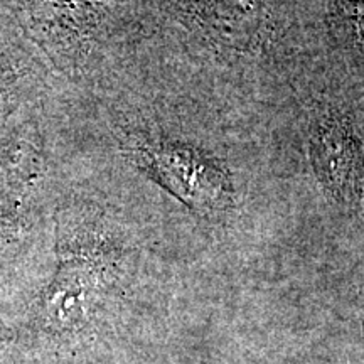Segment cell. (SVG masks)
I'll return each mask as SVG.
<instances>
[{
  "mask_svg": "<svg viewBox=\"0 0 364 364\" xmlns=\"http://www.w3.org/2000/svg\"><path fill=\"white\" fill-rule=\"evenodd\" d=\"M147 169L181 201L199 213H215L228 204V179L216 162L181 145L136 147Z\"/></svg>",
  "mask_w": 364,
  "mask_h": 364,
  "instance_id": "obj_1",
  "label": "cell"
},
{
  "mask_svg": "<svg viewBox=\"0 0 364 364\" xmlns=\"http://www.w3.org/2000/svg\"><path fill=\"white\" fill-rule=\"evenodd\" d=\"M343 129L334 122H326L312 139V162L318 174L334 191L343 189L346 179V157L349 156Z\"/></svg>",
  "mask_w": 364,
  "mask_h": 364,
  "instance_id": "obj_2",
  "label": "cell"
}]
</instances>
